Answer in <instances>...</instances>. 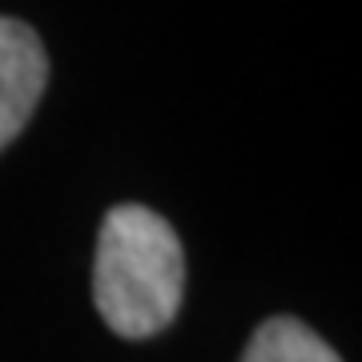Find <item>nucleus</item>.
<instances>
[{
    "label": "nucleus",
    "instance_id": "obj_1",
    "mask_svg": "<svg viewBox=\"0 0 362 362\" xmlns=\"http://www.w3.org/2000/svg\"><path fill=\"white\" fill-rule=\"evenodd\" d=\"M185 298V250L149 206H113L101 221L93 262V302L121 338L161 334Z\"/></svg>",
    "mask_w": 362,
    "mask_h": 362
},
{
    "label": "nucleus",
    "instance_id": "obj_2",
    "mask_svg": "<svg viewBox=\"0 0 362 362\" xmlns=\"http://www.w3.org/2000/svg\"><path fill=\"white\" fill-rule=\"evenodd\" d=\"M49 89V52L37 28L0 16V153L25 133Z\"/></svg>",
    "mask_w": 362,
    "mask_h": 362
},
{
    "label": "nucleus",
    "instance_id": "obj_3",
    "mask_svg": "<svg viewBox=\"0 0 362 362\" xmlns=\"http://www.w3.org/2000/svg\"><path fill=\"white\" fill-rule=\"evenodd\" d=\"M242 362H342L334 346L298 318H266L254 330Z\"/></svg>",
    "mask_w": 362,
    "mask_h": 362
}]
</instances>
